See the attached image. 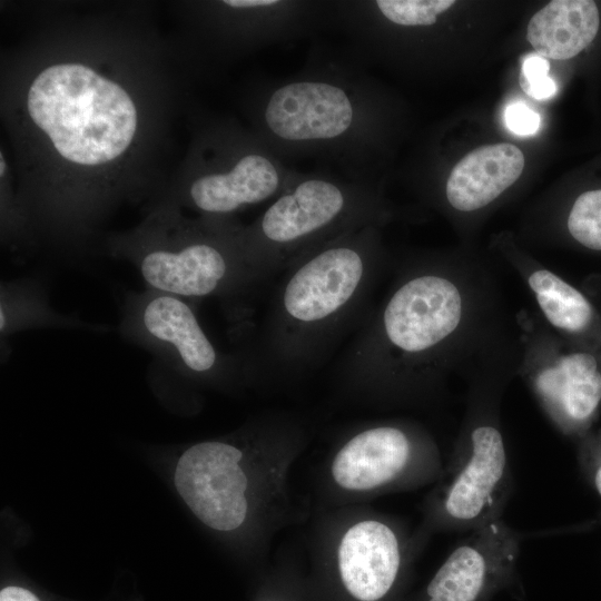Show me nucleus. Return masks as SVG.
<instances>
[{
  "mask_svg": "<svg viewBox=\"0 0 601 601\" xmlns=\"http://www.w3.org/2000/svg\"><path fill=\"white\" fill-rule=\"evenodd\" d=\"M523 168L524 155L512 144L479 147L451 170L445 199L457 211L483 209L519 179Z\"/></svg>",
  "mask_w": 601,
  "mask_h": 601,
  "instance_id": "16",
  "label": "nucleus"
},
{
  "mask_svg": "<svg viewBox=\"0 0 601 601\" xmlns=\"http://www.w3.org/2000/svg\"><path fill=\"white\" fill-rule=\"evenodd\" d=\"M119 331L162 364L191 377H218L240 364L210 341L189 300L171 294L147 287L128 293Z\"/></svg>",
  "mask_w": 601,
  "mask_h": 601,
  "instance_id": "9",
  "label": "nucleus"
},
{
  "mask_svg": "<svg viewBox=\"0 0 601 601\" xmlns=\"http://www.w3.org/2000/svg\"><path fill=\"white\" fill-rule=\"evenodd\" d=\"M0 159H1V162H0V167H1L0 174H1V176H3V175H4L6 164H4V161H3V155H2V154H1Z\"/></svg>",
  "mask_w": 601,
  "mask_h": 601,
  "instance_id": "24",
  "label": "nucleus"
},
{
  "mask_svg": "<svg viewBox=\"0 0 601 601\" xmlns=\"http://www.w3.org/2000/svg\"><path fill=\"white\" fill-rule=\"evenodd\" d=\"M550 62L539 55L524 58L520 72L522 90L536 100L551 98L556 92V85L549 77Z\"/></svg>",
  "mask_w": 601,
  "mask_h": 601,
  "instance_id": "20",
  "label": "nucleus"
},
{
  "mask_svg": "<svg viewBox=\"0 0 601 601\" xmlns=\"http://www.w3.org/2000/svg\"><path fill=\"white\" fill-rule=\"evenodd\" d=\"M492 272L422 262L400 273L344 358L345 374L392 397L442 388L512 339Z\"/></svg>",
  "mask_w": 601,
  "mask_h": 601,
  "instance_id": "1",
  "label": "nucleus"
},
{
  "mask_svg": "<svg viewBox=\"0 0 601 601\" xmlns=\"http://www.w3.org/2000/svg\"><path fill=\"white\" fill-rule=\"evenodd\" d=\"M243 452L219 441L197 443L180 456L175 485L193 511L207 526L233 531L246 519L247 477L239 465Z\"/></svg>",
  "mask_w": 601,
  "mask_h": 601,
  "instance_id": "11",
  "label": "nucleus"
},
{
  "mask_svg": "<svg viewBox=\"0 0 601 601\" xmlns=\"http://www.w3.org/2000/svg\"><path fill=\"white\" fill-rule=\"evenodd\" d=\"M519 375L564 436L578 441L601 417V354L553 332L536 313L515 316Z\"/></svg>",
  "mask_w": 601,
  "mask_h": 601,
  "instance_id": "8",
  "label": "nucleus"
},
{
  "mask_svg": "<svg viewBox=\"0 0 601 601\" xmlns=\"http://www.w3.org/2000/svg\"><path fill=\"white\" fill-rule=\"evenodd\" d=\"M504 119L509 130L519 136L534 135L541 125L540 115L523 102L510 104Z\"/></svg>",
  "mask_w": 601,
  "mask_h": 601,
  "instance_id": "22",
  "label": "nucleus"
},
{
  "mask_svg": "<svg viewBox=\"0 0 601 601\" xmlns=\"http://www.w3.org/2000/svg\"><path fill=\"white\" fill-rule=\"evenodd\" d=\"M0 601H39L29 590L19 587H7L0 592Z\"/></svg>",
  "mask_w": 601,
  "mask_h": 601,
  "instance_id": "23",
  "label": "nucleus"
},
{
  "mask_svg": "<svg viewBox=\"0 0 601 601\" xmlns=\"http://www.w3.org/2000/svg\"><path fill=\"white\" fill-rule=\"evenodd\" d=\"M522 538L503 519L470 531L430 581L427 601H483L513 577Z\"/></svg>",
  "mask_w": 601,
  "mask_h": 601,
  "instance_id": "12",
  "label": "nucleus"
},
{
  "mask_svg": "<svg viewBox=\"0 0 601 601\" xmlns=\"http://www.w3.org/2000/svg\"><path fill=\"white\" fill-rule=\"evenodd\" d=\"M601 431V430H600Z\"/></svg>",
  "mask_w": 601,
  "mask_h": 601,
  "instance_id": "25",
  "label": "nucleus"
},
{
  "mask_svg": "<svg viewBox=\"0 0 601 601\" xmlns=\"http://www.w3.org/2000/svg\"><path fill=\"white\" fill-rule=\"evenodd\" d=\"M518 338L466 376V406L453 455L431 506L433 526L470 532L503 519L513 476L501 424V403L516 375Z\"/></svg>",
  "mask_w": 601,
  "mask_h": 601,
  "instance_id": "4",
  "label": "nucleus"
},
{
  "mask_svg": "<svg viewBox=\"0 0 601 601\" xmlns=\"http://www.w3.org/2000/svg\"><path fill=\"white\" fill-rule=\"evenodd\" d=\"M378 229L337 237L284 270L264 326L272 364H313L359 313L383 264Z\"/></svg>",
  "mask_w": 601,
  "mask_h": 601,
  "instance_id": "3",
  "label": "nucleus"
},
{
  "mask_svg": "<svg viewBox=\"0 0 601 601\" xmlns=\"http://www.w3.org/2000/svg\"><path fill=\"white\" fill-rule=\"evenodd\" d=\"M433 443L402 424H378L353 435L336 453L332 475L341 487L370 491L439 470Z\"/></svg>",
  "mask_w": 601,
  "mask_h": 601,
  "instance_id": "10",
  "label": "nucleus"
},
{
  "mask_svg": "<svg viewBox=\"0 0 601 601\" xmlns=\"http://www.w3.org/2000/svg\"><path fill=\"white\" fill-rule=\"evenodd\" d=\"M575 442L581 473L601 497V431L592 430Z\"/></svg>",
  "mask_w": 601,
  "mask_h": 601,
  "instance_id": "21",
  "label": "nucleus"
},
{
  "mask_svg": "<svg viewBox=\"0 0 601 601\" xmlns=\"http://www.w3.org/2000/svg\"><path fill=\"white\" fill-rule=\"evenodd\" d=\"M33 122L57 151L80 165H99L120 156L130 145L137 111L116 82L77 63L48 67L28 93Z\"/></svg>",
  "mask_w": 601,
  "mask_h": 601,
  "instance_id": "6",
  "label": "nucleus"
},
{
  "mask_svg": "<svg viewBox=\"0 0 601 601\" xmlns=\"http://www.w3.org/2000/svg\"><path fill=\"white\" fill-rule=\"evenodd\" d=\"M122 254L136 265L147 288L185 299H233L265 280L249 258L243 228L208 221L175 235L154 233Z\"/></svg>",
  "mask_w": 601,
  "mask_h": 601,
  "instance_id": "7",
  "label": "nucleus"
},
{
  "mask_svg": "<svg viewBox=\"0 0 601 601\" xmlns=\"http://www.w3.org/2000/svg\"><path fill=\"white\" fill-rule=\"evenodd\" d=\"M601 28L599 6L592 0H553L528 24L526 39L539 56L568 60L587 50Z\"/></svg>",
  "mask_w": 601,
  "mask_h": 601,
  "instance_id": "17",
  "label": "nucleus"
},
{
  "mask_svg": "<svg viewBox=\"0 0 601 601\" xmlns=\"http://www.w3.org/2000/svg\"><path fill=\"white\" fill-rule=\"evenodd\" d=\"M402 561L398 534L378 520H364L348 528L337 550L342 581L359 601L384 598L396 582Z\"/></svg>",
  "mask_w": 601,
  "mask_h": 601,
  "instance_id": "15",
  "label": "nucleus"
},
{
  "mask_svg": "<svg viewBox=\"0 0 601 601\" xmlns=\"http://www.w3.org/2000/svg\"><path fill=\"white\" fill-rule=\"evenodd\" d=\"M570 238L587 250L601 254V185L580 191L565 217Z\"/></svg>",
  "mask_w": 601,
  "mask_h": 601,
  "instance_id": "19",
  "label": "nucleus"
},
{
  "mask_svg": "<svg viewBox=\"0 0 601 601\" xmlns=\"http://www.w3.org/2000/svg\"><path fill=\"white\" fill-rule=\"evenodd\" d=\"M258 137L280 159H313L370 183L385 134V102L351 49L313 48L296 72L260 91Z\"/></svg>",
  "mask_w": 601,
  "mask_h": 601,
  "instance_id": "2",
  "label": "nucleus"
},
{
  "mask_svg": "<svg viewBox=\"0 0 601 601\" xmlns=\"http://www.w3.org/2000/svg\"><path fill=\"white\" fill-rule=\"evenodd\" d=\"M298 174L259 138L230 171L196 177L188 196L198 210L218 219L248 206L273 201Z\"/></svg>",
  "mask_w": 601,
  "mask_h": 601,
  "instance_id": "13",
  "label": "nucleus"
},
{
  "mask_svg": "<svg viewBox=\"0 0 601 601\" xmlns=\"http://www.w3.org/2000/svg\"><path fill=\"white\" fill-rule=\"evenodd\" d=\"M387 211L370 183L327 169L302 173L257 220L243 228L250 260L266 282L345 234L381 226Z\"/></svg>",
  "mask_w": 601,
  "mask_h": 601,
  "instance_id": "5",
  "label": "nucleus"
},
{
  "mask_svg": "<svg viewBox=\"0 0 601 601\" xmlns=\"http://www.w3.org/2000/svg\"><path fill=\"white\" fill-rule=\"evenodd\" d=\"M63 327L107 331L105 325L87 323L61 314L51 306L46 289L33 278L4 280L0 286L1 339L30 328Z\"/></svg>",
  "mask_w": 601,
  "mask_h": 601,
  "instance_id": "18",
  "label": "nucleus"
},
{
  "mask_svg": "<svg viewBox=\"0 0 601 601\" xmlns=\"http://www.w3.org/2000/svg\"><path fill=\"white\" fill-rule=\"evenodd\" d=\"M543 322L564 339L601 354V308L558 273L521 254L510 258Z\"/></svg>",
  "mask_w": 601,
  "mask_h": 601,
  "instance_id": "14",
  "label": "nucleus"
}]
</instances>
